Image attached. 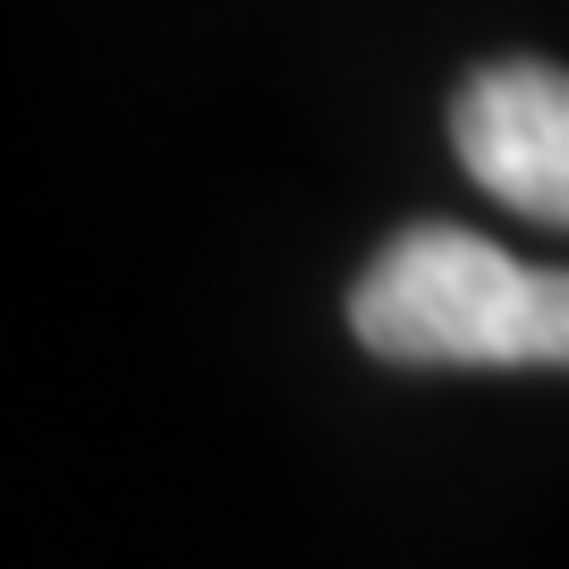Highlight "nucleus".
I'll use <instances>...</instances> for the list:
<instances>
[{
    "mask_svg": "<svg viewBox=\"0 0 569 569\" xmlns=\"http://www.w3.org/2000/svg\"><path fill=\"white\" fill-rule=\"evenodd\" d=\"M451 144L476 188L527 221L569 230V69L493 60L451 102Z\"/></svg>",
    "mask_w": 569,
    "mask_h": 569,
    "instance_id": "2",
    "label": "nucleus"
},
{
    "mask_svg": "<svg viewBox=\"0 0 569 569\" xmlns=\"http://www.w3.org/2000/svg\"><path fill=\"white\" fill-rule=\"evenodd\" d=\"M349 323L382 366H569V272L417 221L357 272Z\"/></svg>",
    "mask_w": 569,
    "mask_h": 569,
    "instance_id": "1",
    "label": "nucleus"
}]
</instances>
